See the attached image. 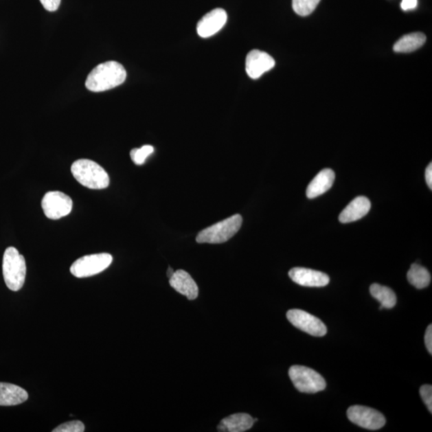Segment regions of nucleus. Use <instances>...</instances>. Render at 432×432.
I'll use <instances>...</instances> for the list:
<instances>
[{
  "label": "nucleus",
  "mask_w": 432,
  "mask_h": 432,
  "mask_svg": "<svg viewBox=\"0 0 432 432\" xmlns=\"http://www.w3.org/2000/svg\"><path fill=\"white\" fill-rule=\"evenodd\" d=\"M127 72L122 65L116 61L103 62L95 67L87 76L85 85L93 92H101L115 89L123 84Z\"/></svg>",
  "instance_id": "obj_1"
},
{
  "label": "nucleus",
  "mask_w": 432,
  "mask_h": 432,
  "mask_svg": "<svg viewBox=\"0 0 432 432\" xmlns=\"http://www.w3.org/2000/svg\"><path fill=\"white\" fill-rule=\"evenodd\" d=\"M71 173L78 182L87 188L100 190L109 186V174L92 160H77L71 165Z\"/></svg>",
  "instance_id": "obj_2"
},
{
  "label": "nucleus",
  "mask_w": 432,
  "mask_h": 432,
  "mask_svg": "<svg viewBox=\"0 0 432 432\" xmlns=\"http://www.w3.org/2000/svg\"><path fill=\"white\" fill-rule=\"evenodd\" d=\"M26 262L13 247H8L3 259V274L7 287L13 291L23 288L26 278Z\"/></svg>",
  "instance_id": "obj_3"
},
{
  "label": "nucleus",
  "mask_w": 432,
  "mask_h": 432,
  "mask_svg": "<svg viewBox=\"0 0 432 432\" xmlns=\"http://www.w3.org/2000/svg\"><path fill=\"white\" fill-rule=\"evenodd\" d=\"M242 223L240 215L232 216L201 231L196 237V241L198 244H223L239 231Z\"/></svg>",
  "instance_id": "obj_4"
},
{
  "label": "nucleus",
  "mask_w": 432,
  "mask_h": 432,
  "mask_svg": "<svg viewBox=\"0 0 432 432\" xmlns=\"http://www.w3.org/2000/svg\"><path fill=\"white\" fill-rule=\"evenodd\" d=\"M288 373L295 387L300 392L313 394L326 388V381L313 369L294 365L291 367Z\"/></svg>",
  "instance_id": "obj_5"
},
{
  "label": "nucleus",
  "mask_w": 432,
  "mask_h": 432,
  "mask_svg": "<svg viewBox=\"0 0 432 432\" xmlns=\"http://www.w3.org/2000/svg\"><path fill=\"white\" fill-rule=\"evenodd\" d=\"M113 260V256L109 253L85 255L73 263L71 273L77 278L90 277L108 269Z\"/></svg>",
  "instance_id": "obj_6"
},
{
  "label": "nucleus",
  "mask_w": 432,
  "mask_h": 432,
  "mask_svg": "<svg viewBox=\"0 0 432 432\" xmlns=\"http://www.w3.org/2000/svg\"><path fill=\"white\" fill-rule=\"evenodd\" d=\"M349 420L363 429L378 430L386 424L385 417L380 411L364 406H352L348 412Z\"/></svg>",
  "instance_id": "obj_7"
},
{
  "label": "nucleus",
  "mask_w": 432,
  "mask_h": 432,
  "mask_svg": "<svg viewBox=\"0 0 432 432\" xmlns=\"http://www.w3.org/2000/svg\"><path fill=\"white\" fill-rule=\"evenodd\" d=\"M287 318L293 326L310 334V336L322 337L327 334V327L325 326L321 320L303 310L291 309L288 310Z\"/></svg>",
  "instance_id": "obj_8"
},
{
  "label": "nucleus",
  "mask_w": 432,
  "mask_h": 432,
  "mask_svg": "<svg viewBox=\"0 0 432 432\" xmlns=\"http://www.w3.org/2000/svg\"><path fill=\"white\" fill-rule=\"evenodd\" d=\"M72 206L71 198L60 192H47L42 201L43 212L51 220H59L69 215Z\"/></svg>",
  "instance_id": "obj_9"
},
{
  "label": "nucleus",
  "mask_w": 432,
  "mask_h": 432,
  "mask_svg": "<svg viewBox=\"0 0 432 432\" xmlns=\"http://www.w3.org/2000/svg\"><path fill=\"white\" fill-rule=\"evenodd\" d=\"M275 61L268 53L260 50L251 51L246 58V71L251 79L257 80L265 72L273 69Z\"/></svg>",
  "instance_id": "obj_10"
},
{
  "label": "nucleus",
  "mask_w": 432,
  "mask_h": 432,
  "mask_svg": "<svg viewBox=\"0 0 432 432\" xmlns=\"http://www.w3.org/2000/svg\"><path fill=\"white\" fill-rule=\"evenodd\" d=\"M227 14L225 10L216 8L203 16L197 24V32L202 38L214 36L225 27Z\"/></svg>",
  "instance_id": "obj_11"
},
{
  "label": "nucleus",
  "mask_w": 432,
  "mask_h": 432,
  "mask_svg": "<svg viewBox=\"0 0 432 432\" xmlns=\"http://www.w3.org/2000/svg\"><path fill=\"white\" fill-rule=\"evenodd\" d=\"M291 280L304 287L321 288L330 282L329 276L321 271L304 268H294L289 271Z\"/></svg>",
  "instance_id": "obj_12"
},
{
  "label": "nucleus",
  "mask_w": 432,
  "mask_h": 432,
  "mask_svg": "<svg viewBox=\"0 0 432 432\" xmlns=\"http://www.w3.org/2000/svg\"><path fill=\"white\" fill-rule=\"evenodd\" d=\"M170 285L174 290L183 295H185L188 299L194 300L198 297V288L195 280H194L187 271L178 270L170 278Z\"/></svg>",
  "instance_id": "obj_13"
},
{
  "label": "nucleus",
  "mask_w": 432,
  "mask_h": 432,
  "mask_svg": "<svg viewBox=\"0 0 432 432\" xmlns=\"http://www.w3.org/2000/svg\"><path fill=\"white\" fill-rule=\"evenodd\" d=\"M371 206V202L367 197L358 196L344 208L339 216V220L342 223H348L361 220L370 211Z\"/></svg>",
  "instance_id": "obj_14"
},
{
  "label": "nucleus",
  "mask_w": 432,
  "mask_h": 432,
  "mask_svg": "<svg viewBox=\"0 0 432 432\" xmlns=\"http://www.w3.org/2000/svg\"><path fill=\"white\" fill-rule=\"evenodd\" d=\"M334 177L336 176H334V172L332 169L322 170L309 183L307 192H306L307 196L309 198H314L327 192L332 187Z\"/></svg>",
  "instance_id": "obj_15"
},
{
  "label": "nucleus",
  "mask_w": 432,
  "mask_h": 432,
  "mask_svg": "<svg viewBox=\"0 0 432 432\" xmlns=\"http://www.w3.org/2000/svg\"><path fill=\"white\" fill-rule=\"evenodd\" d=\"M254 419L249 414L237 413L223 419L218 425V431L223 432H244L251 429Z\"/></svg>",
  "instance_id": "obj_16"
},
{
  "label": "nucleus",
  "mask_w": 432,
  "mask_h": 432,
  "mask_svg": "<svg viewBox=\"0 0 432 432\" xmlns=\"http://www.w3.org/2000/svg\"><path fill=\"white\" fill-rule=\"evenodd\" d=\"M28 399L27 392L12 383H0V406H14Z\"/></svg>",
  "instance_id": "obj_17"
},
{
  "label": "nucleus",
  "mask_w": 432,
  "mask_h": 432,
  "mask_svg": "<svg viewBox=\"0 0 432 432\" xmlns=\"http://www.w3.org/2000/svg\"><path fill=\"white\" fill-rule=\"evenodd\" d=\"M427 38L424 34L421 32H416L409 34L404 36L398 41L393 47L396 52L409 53L414 52L422 46L426 42Z\"/></svg>",
  "instance_id": "obj_18"
},
{
  "label": "nucleus",
  "mask_w": 432,
  "mask_h": 432,
  "mask_svg": "<svg viewBox=\"0 0 432 432\" xmlns=\"http://www.w3.org/2000/svg\"><path fill=\"white\" fill-rule=\"evenodd\" d=\"M370 293L374 298L381 304L380 309L394 308L396 304V295L391 288L374 284L370 287Z\"/></svg>",
  "instance_id": "obj_19"
},
{
  "label": "nucleus",
  "mask_w": 432,
  "mask_h": 432,
  "mask_svg": "<svg viewBox=\"0 0 432 432\" xmlns=\"http://www.w3.org/2000/svg\"><path fill=\"white\" fill-rule=\"evenodd\" d=\"M431 280L429 271L418 264H412L409 273H407V280L418 289L428 287L431 283Z\"/></svg>",
  "instance_id": "obj_20"
},
{
  "label": "nucleus",
  "mask_w": 432,
  "mask_h": 432,
  "mask_svg": "<svg viewBox=\"0 0 432 432\" xmlns=\"http://www.w3.org/2000/svg\"><path fill=\"white\" fill-rule=\"evenodd\" d=\"M320 0H293L294 12L301 16H308L318 6Z\"/></svg>",
  "instance_id": "obj_21"
},
{
  "label": "nucleus",
  "mask_w": 432,
  "mask_h": 432,
  "mask_svg": "<svg viewBox=\"0 0 432 432\" xmlns=\"http://www.w3.org/2000/svg\"><path fill=\"white\" fill-rule=\"evenodd\" d=\"M154 152V148L150 145H144L141 148H135L130 150V158L137 165H142L149 155Z\"/></svg>",
  "instance_id": "obj_22"
},
{
  "label": "nucleus",
  "mask_w": 432,
  "mask_h": 432,
  "mask_svg": "<svg viewBox=\"0 0 432 432\" xmlns=\"http://www.w3.org/2000/svg\"><path fill=\"white\" fill-rule=\"evenodd\" d=\"M85 430V426L81 421L75 420L67 422V423L62 424L58 426L56 429L53 430V432H82Z\"/></svg>",
  "instance_id": "obj_23"
},
{
  "label": "nucleus",
  "mask_w": 432,
  "mask_h": 432,
  "mask_svg": "<svg viewBox=\"0 0 432 432\" xmlns=\"http://www.w3.org/2000/svg\"><path fill=\"white\" fill-rule=\"evenodd\" d=\"M420 396L422 400H424L429 411L432 412V387L431 385H426L420 387Z\"/></svg>",
  "instance_id": "obj_24"
},
{
  "label": "nucleus",
  "mask_w": 432,
  "mask_h": 432,
  "mask_svg": "<svg viewBox=\"0 0 432 432\" xmlns=\"http://www.w3.org/2000/svg\"><path fill=\"white\" fill-rule=\"evenodd\" d=\"M40 1L48 12L57 11L61 3V0H40Z\"/></svg>",
  "instance_id": "obj_25"
},
{
  "label": "nucleus",
  "mask_w": 432,
  "mask_h": 432,
  "mask_svg": "<svg viewBox=\"0 0 432 432\" xmlns=\"http://www.w3.org/2000/svg\"><path fill=\"white\" fill-rule=\"evenodd\" d=\"M424 339H425L426 347L427 348H428V351L431 355L432 354V326H431V324H430L428 328H427Z\"/></svg>",
  "instance_id": "obj_26"
},
{
  "label": "nucleus",
  "mask_w": 432,
  "mask_h": 432,
  "mask_svg": "<svg viewBox=\"0 0 432 432\" xmlns=\"http://www.w3.org/2000/svg\"><path fill=\"white\" fill-rule=\"evenodd\" d=\"M417 5H418V0H402L401 8L405 11H407V10L415 9Z\"/></svg>",
  "instance_id": "obj_27"
},
{
  "label": "nucleus",
  "mask_w": 432,
  "mask_h": 432,
  "mask_svg": "<svg viewBox=\"0 0 432 432\" xmlns=\"http://www.w3.org/2000/svg\"><path fill=\"white\" fill-rule=\"evenodd\" d=\"M425 179H426L427 184H428V186L431 190L432 189V164L431 163L429 165L428 168H427L426 169Z\"/></svg>",
  "instance_id": "obj_28"
},
{
  "label": "nucleus",
  "mask_w": 432,
  "mask_h": 432,
  "mask_svg": "<svg viewBox=\"0 0 432 432\" xmlns=\"http://www.w3.org/2000/svg\"><path fill=\"white\" fill-rule=\"evenodd\" d=\"M174 273V271H173V269L172 268H169L168 270V276L169 279L172 277Z\"/></svg>",
  "instance_id": "obj_29"
}]
</instances>
